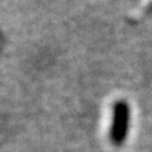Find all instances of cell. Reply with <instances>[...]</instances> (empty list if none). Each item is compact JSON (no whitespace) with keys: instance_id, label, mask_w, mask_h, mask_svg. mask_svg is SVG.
I'll return each mask as SVG.
<instances>
[{"instance_id":"1","label":"cell","mask_w":152,"mask_h":152,"mask_svg":"<svg viewBox=\"0 0 152 152\" xmlns=\"http://www.w3.org/2000/svg\"><path fill=\"white\" fill-rule=\"evenodd\" d=\"M128 121H129V108L126 102H117L113 110V126L110 129V137L114 143L119 145L127 137Z\"/></svg>"}]
</instances>
